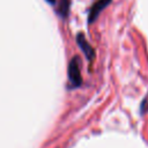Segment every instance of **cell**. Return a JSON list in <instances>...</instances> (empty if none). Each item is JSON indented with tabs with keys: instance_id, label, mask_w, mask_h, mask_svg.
<instances>
[{
	"instance_id": "cell-4",
	"label": "cell",
	"mask_w": 148,
	"mask_h": 148,
	"mask_svg": "<svg viewBox=\"0 0 148 148\" xmlns=\"http://www.w3.org/2000/svg\"><path fill=\"white\" fill-rule=\"evenodd\" d=\"M68 10H69V0H60V5H59V13L66 17L68 15Z\"/></svg>"
},
{
	"instance_id": "cell-1",
	"label": "cell",
	"mask_w": 148,
	"mask_h": 148,
	"mask_svg": "<svg viewBox=\"0 0 148 148\" xmlns=\"http://www.w3.org/2000/svg\"><path fill=\"white\" fill-rule=\"evenodd\" d=\"M68 73V79L71 81L72 87H79L82 83V76H81V71H80V59L79 57H73L68 64L67 68Z\"/></svg>"
},
{
	"instance_id": "cell-3",
	"label": "cell",
	"mask_w": 148,
	"mask_h": 148,
	"mask_svg": "<svg viewBox=\"0 0 148 148\" xmlns=\"http://www.w3.org/2000/svg\"><path fill=\"white\" fill-rule=\"evenodd\" d=\"M111 2V0H97L92 7L89 10V15H88V23H92L99 15V13Z\"/></svg>"
},
{
	"instance_id": "cell-2",
	"label": "cell",
	"mask_w": 148,
	"mask_h": 148,
	"mask_svg": "<svg viewBox=\"0 0 148 148\" xmlns=\"http://www.w3.org/2000/svg\"><path fill=\"white\" fill-rule=\"evenodd\" d=\"M76 43H77V45L80 46L81 51L84 53L86 58H87L88 60H92L94 57H95V50H94L92 46L88 43V40L86 39V37H84V35H83L82 32H80V34L76 35Z\"/></svg>"
},
{
	"instance_id": "cell-5",
	"label": "cell",
	"mask_w": 148,
	"mask_h": 148,
	"mask_svg": "<svg viewBox=\"0 0 148 148\" xmlns=\"http://www.w3.org/2000/svg\"><path fill=\"white\" fill-rule=\"evenodd\" d=\"M47 2H50V3H54L56 2V0H46Z\"/></svg>"
}]
</instances>
